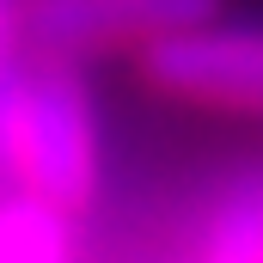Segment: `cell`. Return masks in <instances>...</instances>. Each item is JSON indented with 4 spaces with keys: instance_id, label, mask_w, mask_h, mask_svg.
I'll return each instance as SVG.
<instances>
[{
    "instance_id": "1",
    "label": "cell",
    "mask_w": 263,
    "mask_h": 263,
    "mask_svg": "<svg viewBox=\"0 0 263 263\" xmlns=\"http://www.w3.org/2000/svg\"><path fill=\"white\" fill-rule=\"evenodd\" d=\"M0 159L18 190L67 214L98 196V110L80 62L31 49V62L12 67L0 92Z\"/></svg>"
},
{
    "instance_id": "2",
    "label": "cell",
    "mask_w": 263,
    "mask_h": 263,
    "mask_svg": "<svg viewBox=\"0 0 263 263\" xmlns=\"http://www.w3.org/2000/svg\"><path fill=\"white\" fill-rule=\"evenodd\" d=\"M141 73L202 110L263 117V18H202L141 49Z\"/></svg>"
},
{
    "instance_id": "3",
    "label": "cell",
    "mask_w": 263,
    "mask_h": 263,
    "mask_svg": "<svg viewBox=\"0 0 263 263\" xmlns=\"http://www.w3.org/2000/svg\"><path fill=\"white\" fill-rule=\"evenodd\" d=\"M220 0H25V49L37 55H117L214 18Z\"/></svg>"
},
{
    "instance_id": "4",
    "label": "cell",
    "mask_w": 263,
    "mask_h": 263,
    "mask_svg": "<svg viewBox=\"0 0 263 263\" xmlns=\"http://www.w3.org/2000/svg\"><path fill=\"white\" fill-rule=\"evenodd\" d=\"M0 263H73V214L31 190L6 196L0 202Z\"/></svg>"
},
{
    "instance_id": "5",
    "label": "cell",
    "mask_w": 263,
    "mask_h": 263,
    "mask_svg": "<svg viewBox=\"0 0 263 263\" xmlns=\"http://www.w3.org/2000/svg\"><path fill=\"white\" fill-rule=\"evenodd\" d=\"M202 263H263V172L233 178L220 214L208 220Z\"/></svg>"
},
{
    "instance_id": "6",
    "label": "cell",
    "mask_w": 263,
    "mask_h": 263,
    "mask_svg": "<svg viewBox=\"0 0 263 263\" xmlns=\"http://www.w3.org/2000/svg\"><path fill=\"white\" fill-rule=\"evenodd\" d=\"M25 62V0H0V92Z\"/></svg>"
}]
</instances>
